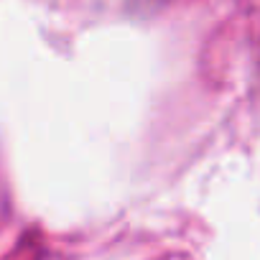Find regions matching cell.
<instances>
[{
	"instance_id": "1",
	"label": "cell",
	"mask_w": 260,
	"mask_h": 260,
	"mask_svg": "<svg viewBox=\"0 0 260 260\" xmlns=\"http://www.w3.org/2000/svg\"><path fill=\"white\" fill-rule=\"evenodd\" d=\"M169 0H127L130 11L136 13H151V11H158L161 6H166Z\"/></svg>"
}]
</instances>
